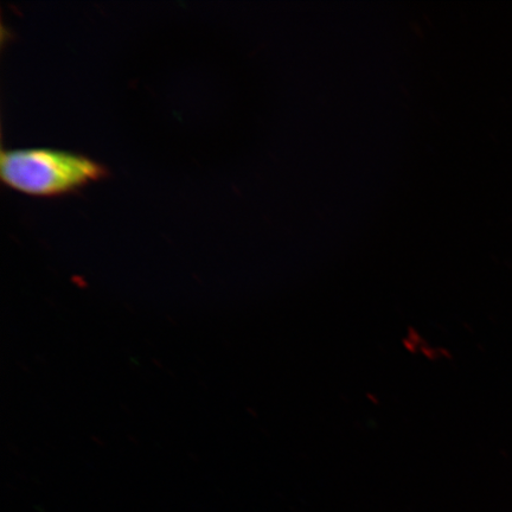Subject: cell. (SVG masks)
<instances>
[{"mask_svg":"<svg viewBox=\"0 0 512 512\" xmlns=\"http://www.w3.org/2000/svg\"><path fill=\"white\" fill-rule=\"evenodd\" d=\"M108 175L104 164L81 153L50 147L0 151L3 183L32 196L68 194Z\"/></svg>","mask_w":512,"mask_h":512,"instance_id":"cell-1","label":"cell"}]
</instances>
